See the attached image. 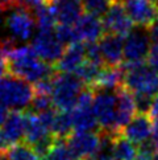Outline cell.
<instances>
[{"mask_svg":"<svg viewBox=\"0 0 158 160\" xmlns=\"http://www.w3.org/2000/svg\"><path fill=\"white\" fill-rule=\"evenodd\" d=\"M5 62L9 74L25 79L30 85L53 78L57 74L55 68L40 58L32 45L15 47L5 56Z\"/></svg>","mask_w":158,"mask_h":160,"instance_id":"cell-1","label":"cell"},{"mask_svg":"<svg viewBox=\"0 0 158 160\" xmlns=\"http://www.w3.org/2000/svg\"><path fill=\"white\" fill-rule=\"evenodd\" d=\"M0 24L7 33L5 40L15 45L33 40L37 29L35 15L20 5H12L5 9L0 16Z\"/></svg>","mask_w":158,"mask_h":160,"instance_id":"cell-2","label":"cell"},{"mask_svg":"<svg viewBox=\"0 0 158 160\" xmlns=\"http://www.w3.org/2000/svg\"><path fill=\"white\" fill-rule=\"evenodd\" d=\"M35 98V88L25 79L5 74L0 79V103L12 111L20 112L30 106Z\"/></svg>","mask_w":158,"mask_h":160,"instance_id":"cell-3","label":"cell"},{"mask_svg":"<svg viewBox=\"0 0 158 160\" xmlns=\"http://www.w3.org/2000/svg\"><path fill=\"white\" fill-rule=\"evenodd\" d=\"M87 86L77 74L57 73L54 77L52 99L58 111H72Z\"/></svg>","mask_w":158,"mask_h":160,"instance_id":"cell-4","label":"cell"},{"mask_svg":"<svg viewBox=\"0 0 158 160\" xmlns=\"http://www.w3.org/2000/svg\"><path fill=\"white\" fill-rule=\"evenodd\" d=\"M124 86L133 94L158 93V73L149 64H124Z\"/></svg>","mask_w":158,"mask_h":160,"instance_id":"cell-5","label":"cell"},{"mask_svg":"<svg viewBox=\"0 0 158 160\" xmlns=\"http://www.w3.org/2000/svg\"><path fill=\"white\" fill-rule=\"evenodd\" d=\"M92 107L98 118L101 132L117 135V90L94 89Z\"/></svg>","mask_w":158,"mask_h":160,"instance_id":"cell-6","label":"cell"},{"mask_svg":"<svg viewBox=\"0 0 158 160\" xmlns=\"http://www.w3.org/2000/svg\"><path fill=\"white\" fill-rule=\"evenodd\" d=\"M151 40L146 27H133L124 37V60L125 64H144L149 57Z\"/></svg>","mask_w":158,"mask_h":160,"instance_id":"cell-7","label":"cell"},{"mask_svg":"<svg viewBox=\"0 0 158 160\" xmlns=\"http://www.w3.org/2000/svg\"><path fill=\"white\" fill-rule=\"evenodd\" d=\"M32 48L42 61L53 66L62 58L66 50L55 29H37L32 40Z\"/></svg>","mask_w":158,"mask_h":160,"instance_id":"cell-8","label":"cell"},{"mask_svg":"<svg viewBox=\"0 0 158 160\" xmlns=\"http://www.w3.org/2000/svg\"><path fill=\"white\" fill-rule=\"evenodd\" d=\"M105 33H111V35H117L121 37H125L129 32L133 29V21L128 16L124 4L120 2H115L111 5L103 18H101Z\"/></svg>","mask_w":158,"mask_h":160,"instance_id":"cell-9","label":"cell"},{"mask_svg":"<svg viewBox=\"0 0 158 160\" xmlns=\"http://www.w3.org/2000/svg\"><path fill=\"white\" fill-rule=\"evenodd\" d=\"M71 153L79 160H87L99 151L100 134L96 132H72L66 139Z\"/></svg>","mask_w":158,"mask_h":160,"instance_id":"cell-10","label":"cell"},{"mask_svg":"<svg viewBox=\"0 0 158 160\" xmlns=\"http://www.w3.org/2000/svg\"><path fill=\"white\" fill-rule=\"evenodd\" d=\"M124 8L133 24L150 27L158 19V4L150 0H124Z\"/></svg>","mask_w":158,"mask_h":160,"instance_id":"cell-11","label":"cell"},{"mask_svg":"<svg viewBox=\"0 0 158 160\" xmlns=\"http://www.w3.org/2000/svg\"><path fill=\"white\" fill-rule=\"evenodd\" d=\"M104 68H120L124 60V38L117 35H105L99 40Z\"/></svg>","mask_w":158,"mask_h":160,"instance_id":"cell-12","label":"cell"},{"mask_svg":"<svg viewBox=\"0 0 158 160\" xmlns=\"http://www.w3.org/2000/svg\"><path fill=\"white\" fill-rule=\"evenodd\" d=\"M120 135L132 142L133 144H144L145 142L150 140L153 135V119L149 115L137 114L132 119V122L121 131Z\"/></svg>","mask_w":158,"mask_h":160,"instance_id":"cell-13","label":"cell"},{"mask_svg":"<svg viewBox=\"0 0 158 160\" xmlns=\"http://www.w3.org/2000/svg\"><path fill=\"white\" fill-rule=\"evenodd\" d=\"M74 29L77 33L78 41L83 44L96 42L105 35L103 22L99 18L88 13H83L75 22Z\"/></svg>","mask_w":158,"mask_h":160,"instance_id":"cell-14","label":"cell"},{"mask_svg":"<svg viewBox=\"0 0 158 160\" xmlns=\"http://www.w3.org/2000/svg\"><path fill=\"white\" fill-rule=\"evenodd\" d=\"M136 105H134L133 93H131L125 86L117 89V123L116 134L120 135L121 131L132 122L136 117Z\"/></svg>","mask_w":158,"mask_h":160,"instance_id":"cell-15","label":"cell"},{"mask_svg":"<svg viewBox=\"0 0 158 160\" xmlns=\"http://www.w3.org/2000/svg\"><path fill=\"white\" fill-rule=\"evenodd\" d=\"M49 5L59 25H75L82 16L83 7L79 0H52Z\"/></svg>","mask_w":158,"mask_h":160,"instance_id":"cell-16","label":"cell"},{"mask_svg":"<svg viewBox=\"0 0 158 160\" xmlns=\"http://www.w3.org/2000/svg\"><path fill=\"white\" fill-rule=\"evenodd\" d=\"M86 61V44L75 42L66 48L62 58L54 65L57 73H75Z\"/></svg>","mask_w":158,"mask_h":160,"instance_id":"cell-17","label":"cell"},{"mask_svg":"<svg viewBox=\"0 0 158 160\" xmlns=\"http://www.w3.org/2000/svg\"><path fill=\"white\" fill-rule=\"evenodd\" d=\"M53 135L50 132V130L44 124L37 114H33L26 111L25 112V139L24 143H26L28 146L33 147L37 144L38 142L44 140L45 138Z\"/></svg>","mask_w":158,"mask_h":160,"instance_id":"cell-18","label":"cell"},{"mask_svg":"<svg viewBox=\"0 0 158 160\" xmlns=\"http://www.w3.org/2000/svg\"><path fill=\"white\" fill-rule=\"evenodd\" d=\"M124 86V70L123 68H103L98 77L94 89L117 90Z\"/></svg>","mask_w":158,"mask_h":160,"instance_id":"cell-19","label":"cell"},{"mask_svg":"<svg viewBox=\"0 0 158 160\" xmlns=\"http://www.w3.org/2000/svg\"><path fill=\"white\" fill-rule=\"evenodd\" d=\"M74 131V122H72L71 111H58L52 128V134L55 139L66 140Z\"/></svg>","mask_w":158,"mask_h":160,"instance_id":"cell-20","label":"cell"},{"mask_svg":"<svg viewBox=\"0 0 158 160\" xmlns=\"http://www.w3.org/2000/svg\"><path fill=\"white\" fill-rule=\"evenodd\" d=\"M112 155L114 160H137L138 148L123 135H116Z\"/></svg>","mask_w":158,"mask_h":160,"instance_id":"cell-21","label":"cell"},{"mask_svg":"<svg viewBox=\"0 0 158 160\" xmlns=\"http://www.w3.org/2000/svg\"><path fill=\"white\" fill-rule=\"evenodd\" d=\"M103 69V66L95 65L90 61H84L83 64L79 66V69L75 72V74L83 81V83L88 88H94V85L96 83L99 74Z\"/></svg>","mask_w":158,"mask_h":160,"instance_id":"cell-22","label":"cell"},{"mask_svg":"<svg viewBox=\"0 0 158 160\" xmlns=\"http://www.w3.org/2000/svg\"><path fill=\"white\" fill-rule=\"evenodd\" d=\"M5 156H7V160H41L35 150L26 143H20V144L11 147L5 152Z\"/></svg>","mask_w":158,"mask_h":160,"instance_id":"cell-23","label":"cell"},{"mask_svg":"<svg viewBox=\"0 0 158 160\" xmlns=\"http://www.w3.org/2000/svg\"><path fill=\"white\" fill-rule=\"evenodd\" d=\"M114 3L115 0H81L83 11H86V13L88 15L96 16V18H100V16L103 18Z\"/></svg>","mask_w":158,"mask_h":160,"instance_id":"cell-24","label":"cell"},{"mask_svg":"<svg viewBox=\"0 0 158 160\" xmlns=\"http://www.w3.org/2000/svg\"><path fill=\"white\" fill-rule=\"evenodd\" d=\"M54 108V103L52 99V95H42V94H35V98H33L32 103L29 106V112L33 114H40L46 112L49 110Z\"/></svg>","mask_w":158,"mask_h":160,"instance_id":"cell-25","label":"cell"},{"mask_svg":"<svg viewBox=\"0 0 158 160\" xmlns=\"http://www.w3.org/2000/svg\"><path fill=\"white\" fill-rule=\"evenodd\" d=\"M55 32H57L58 38L61 40L65 47H69V45L79 42L75 29H74V25H59L58 24L57 28H55Z\"/></svg>","mask_w":158,"mask_h":160,"instance_id":"cell-26","label":"cell"},{"mask_svg":"<svg viewBox=\"0 0 158 160\" xmlns=\"http://www.w3.org/2000/svg\"><path fill=\"white\" fill-rule=\"evenodd\" d=\"M134 105H136L137 114H142V115H148L151 111V106H153V95L149 94H133Z\"/></svg>","mask_w":158,"mask_h":160,"instance_id":"cell-27","label":"cell"},{"mask_svg":"<svg viewBox=\"0 0 158 160\" xmlns=\"http://www.w3.org/2000/svg\"><path fill=\"white\" fill-rule=\"evenodd\" d=\"M86 60L95 65L104 68V62H103V58H101V53H100V48L98 42L86 44Z\"/></svg>","mask_w":158,"mask_h":160,"instance_id":"cell-28","label":"cell"},{"mask_svg":"<svg viewBox=\"0 0 158 160\" xmlns=\"http://www.w3.org/2000/svg\"><path fill=\"white\" fill-rule=\"evenodd\" d=\"M12 3L15 5H20V7L30 11L32 13L35 12V11H37L40 7L48 4L46 0H12Z\"/></svg>","mask_w":158,"mask_h":160,"instance_id":"cell-29","label":"cell"},{"mask_svg":"<svg viewBox=\"0 0 158 160\" xmlns=\"http://www.w3.org/2000/svg\"><path fill=\"white\" fill-rule=\"evenodd\" d=\"M148 64L151 69H154L158 73V45H153L150 49V53L148 57Z\"/></svg>","mask_w":158,"mask_h":160,"instance_id":"cell-30","label":"cell"},{"mask_svg":"<svg viewBox=\"0 0 158 160\" xmlns=\"http://www.w3.org/2000/svg\"><path fill=\"white\" fill-rule=\"evenodd\" d=\"M148 31L151 42H154V45H158V19L150 27H148Z\"/></svg>","mask_w":158,"mask_h":160,"instance_id":"cell-31","label":"cell"},{"mask_svg":"<svg viewBox=\"0 0 158 160\" xmlns=\"http://www.w3.org/2000/svg\"><path fill=\"white\" fill-rule=\"evenodd\" d=\"M151 142H153L156 151L158 153V119H153V135H151Z\"/></svg>","mask_w":158,"mask_h":160,"instance_id":"cell-32","label":"cell"},{"mask_svg":"<svg viewBox=\"0 0 158 160\" xmlns=\"http://www.w3.org/2000/svg\"><path fill=\"white\" fill-rule=\"evenodd\" d=\"M8 115H9V114H8V108L4 107L2 103H0V130H2L3 124L5 123V121H7Z\"/></svg>","mask_w":158,"mask_h":160,"instance_id":"cell-33","label":"cell"},{"mask_svg":"<svg viewBox=\"0 0 158 160\" xmlns=\"http://www.w3.org/2000/svg\"><path fill=\"white\" fill-rule=\"evenodd\" d=\"M150 117H151V119H158V95L154 97V99H153V106H151Z\"/></svg>","mask_w":158,"mask_h":160,"instance_id":"cell-34","label":"cell"},{"mask_svg":"<svg viewBox=\"0 0 158 160\" xmlns=\"http://www.w3.org/2000/svg\"><path fill=\"white\" fill-rule=\"evenodd\" d=\"M0 160H7V156H5V153H0Z\"/></svg>","mask_w":158,"mask_h":160,"instance_id":"cell-35","label":"cell"},{"mask_svg":"<svg viewBox=\"0 0 158 160\" xmlns=\"http://www.w3.org/2000/svg\"><path fill=\"white\" fill-rule=\"evenodd\" d=\"M150 160H158V153H156V155H154L153 158H151Z\"/></svg>","mask_w":158,"mask_h":160,"instance_id":"cell-36","label":"cell"},{"mask_svg":"<svg viewBox=\"0 0 158 160\" xmlns=\"http://www.w3.org/2000/svg\"><path fill=\"white\" fill-rule=\"evenodd\" d=\"M69 160H79V159H77V158H71V159H69Z\"/></svg>","mask_w":158,"mask_h":160,"instance_id":"cell-37","label":"cell"},{"mask_svg":"<svg viewBox=\"0 0 158 160\" xmlns=\"http://www.w3.org/2000/svg\"><path fill=\"white\" fill-rule=\"evenodd\" d=\"M115 2H120L121 3V2H124V0H115Z\"/></svg>","mask_w":158,"mask_h":160,"instance_id":"cell-38","label":"cell"}]
</instances>
